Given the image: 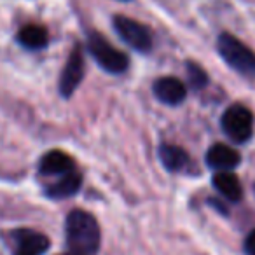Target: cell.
Instances as JSON below:
<instances>
[{
  "instance_id": "9c48e42d",
  "label": "cell",
  "mask_w": 255,
  "mask_h": 255,
  "mask_svg": "<svg viewBox=\"0 0 255 255\" xmlns=\"http://www.w3.org/2000/svg\"><path fill=\"white\" fill-rule=\"evenodd\" d=\"M154 95L166 105H178L187 96V88L177 77H161L154 82Z\"/></svg>"
},
{
  "instance_id": "8992f818",
  "label": "cell",
  "mask_w": 255,
  "mask_h": 255,
  "mask_svg": "<svg viewBox=\"0 0 255 255\" xmlns=\"http://www.w3.org/2000/svg\"><path fill=\"white\" fill-rule=\"evenodd\" d=\"M82 77H84V54H82L81 46H75L72 49L70 56L67 60L63 72L60 77V93L65 98H70L79 88Z\"/></svg>"
},
{
  "instance_id": "6da1fadb",
  "label": "cell",
  "mask_w": 255,
  "mask_h": 255,
  "mask_svg": "<svg viewBox=\"0 0 255 255\" xmlns=\"http://www.w3.org/2000/svg\"><path fill=\"white\" fill-rule=\"evenodd\" d=\"M68 255H95L100 248V226L86 210H72L65 220Z\"/></svg>"
},
{
  "instance_id": "7a4b0ae2",
  "label": "cell",
  "mask_w": 255,
  "mask_h": 255,
  "mask_svg": "<svg viewBox=\"0 0 255 255\" xmlns=\"http://www.w3.org/2000/svg\"><path fill=\"white\" fill-rule=\"evenodd\" d=\"M217 49L222 60L233 70L245 77H255V53L231 33H222L217 40Z\"/></svg>"
},
{
  "instance_id": "4fadbf2b",
  "label": "cell",
  "mask_w": 255,
  "mask_h": 255,
  "mask_svg": "<svg viewBox=\"0 0 255 255\" xmlns=\"http://www.w3.org/2000/svg\"><path fill=\"white\" fill-rule=\"evenodd\" d=\"M47 30L40 25H26L18 32V42L26 49H42L47 46Z\"/></svg>"
},
{
  "instance_id": "5b68a950",
  "label": "cell",
  "mask_w": 255,
  "mask_h": 255,
  "mask_svg": "<svg viewBox=\"0 0 255 255\" xmlns=\"http://www.w3.org/2000/svg\"><path fill=\"white\" fill-rule=\"evenodd\" d=\"M114 28L119 37L140 53H149L152 49V33L145 25L126 16H116L114 18Z\"/></svg>"
},
{
  "instance_id": "7c38bea8",
  "label": "cell",
  "mask_w": 255,
  "mask_h": 255,
  "mask_svg": "<svg viewBox=\"0 0 255 255\" xmlns=\"http://www.w3.org/2000/svg\"><path fill=\"white\" fill-rule=\"evenodd\" d=\"M213 185L215 189L227 199V201L238 203L243 196V187L240 184V178L233 171H217L213 175Z\"/></svg>"
},
{
  "instance_id": "3957f363",
  "label": "cell",
  "mask_w": 255,
  "mask_h": 255,
  "mask_svg": "<svg viewBox=\"0 0 255 255\" xmlns=\"http://www.w3.org/2000/svg\"><path fill=\"white\" fill-rule=\"evenodd\" d=\"M89 54L95 58V61L107 70L109 74H123L129 65L128 56L123 51L116 49L109 40L100 33H91L88 39Z\"/></svg>"
},
{
  "instance_id": "30bf717a",
  "label": "cell",
  "mask_w": 255,
  "mask_h": 255,
  "mask_svg": "<svg viewBox=\"0 0 255 255\" xmlns=\"http://www.w3.org/2000/svg\"><path fill=\"white\" fill-rule=\"evenodd\" d=\"M72 170H75L74 159L63 150H49L39 163V171L42 175H65Z\"/></svg>"
},
{
  "instance_id": "9a60e30c",
  "label": "cell",
  "mask_w": 255,
  "mask_h": 255,
  "mask_svg": "<svg viewBox=\"0 0 255 255\" xmlns=\"http://www.w3.org/2000/svg\"><path fill=\"white\" fill-rule=\"evenodd\" d=\"M187 75H189V82H191L192 88L196 89H201L206 86V82H208V75H206V72L203 70L199 65L192 63V61H189L187 65Z\"/></svg>"
},
{
  "instance_id": "5bb4252c",
  "label": "cell",
  "mask_w": 255,
  "mask_h": 255,
  "mask_svg": "<svg viewBox=\"0 0 255 255\" xmlns=\"http://www.w3.org/2000/svg\"><path fill=\"white\" fill-rule=\"evenodd\" d=\"M159 159L164 164V168L170 171H178L189 163V156L182 147L163 143L159 147Z\"/></svg>"
},
{
  "instance_id": "2e32d148",
  "label": "cell",
  "mask_w": 255,
  "mask_h": 255,
  "mask_svg": "<svg viewBox=\"0 0 255 255\" xmlns=\"http://www.w3.org/2000/svg\"><path fill=\"white\" fill-rule=\"evenodd\" d=\"M243 247H245V254L247 255H255V229L247 236Z\"/></svg>"
},
{
  "instance_id": "52a82bcc",
  "label": "cell",
  "mask_w": 255,
  "mask_h": 255,
  "mask_svg": "<svg viewBox=\"0 0 255 255\" xmlns=\"http://www.w3.org/2000/svg\"><path fill=\"white\" fill-rule=\"evenodd\" d=\"M14 255H44L51 247L46 234L32 229H18L14 234Z\"/></svg>"
},
{
  "instance_id": "ba28073f",
  "label": "cell",
  "mask_w": 255,
  "mask_h": 255,
  "mask_svg": "<svg viewBox=\"0 0 255 255\" xmlns=\"http://www.w3.org/2000/svg\"><path fill=\"white\" fill-rule=\"evenodd\" d=\"M240 163V152L226 143H215L206 152V164L215 171H233Z\"/></svg>"
},
{
  "instance_id": "8fae6325",
  "label": "cell",
  "mask_w": 255,
  "mask_h": 255,
  "mask_svg": "<svg viewBox=\"0 0 255 255\" xmlns=\"http://www.w3.org/2000/svg\"><path fill=\"white\" fill-rule=\"evenodd\" d=\"M82 184V177L81 173H77L75 170L68 171V173L61 175V178L54 184H51L47 187L46 194L53 199H65V198H70V196L77 194L79 189H81Z\"/></svg>"
},
{
  "instance_id": "277c9868",
  "label": "cell",
  "mask_w": 255,
  "mask_h": 255,
  "mask_svg": "<svg viewBox=\"0 0 255 255\" xmlns=\"http://www.w3.org/2000/svg\"><path fill=\"white\" fill-rule=\"evenodd\" d=\"M222 129L233 142L245 143L254 135V114L241 103H234L222 114Z\"/></svg>"
}]
</instances>
